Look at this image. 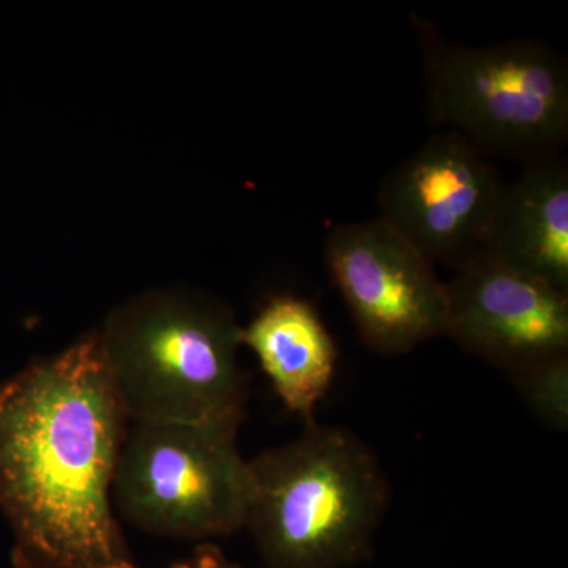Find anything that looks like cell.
I'll list each match as a JSON object with an SVG mask.
<instances>
[{"label":"cell","mask_w":568,"mask_h":568,"mask_svg":"<svg viewBox=\"0 0 568 568\" xmlns=\"http://www.w3.org/2000/svg\"><path fill=\"white\" fill-rule=\"evenodd\" d=\"M129 424L99 332L0 381V510L14 568H136L112 504Z\"/></svg>","instance_id":"obj_1"},{"label":"cell","mask_w":568,"mask_h":568,"mask_svg":"<svg viewBox=\"0 0 568 568\" xmlns=\"http://www.w3.org/2000/svg\"><path fill=\"white\" fill-rule=\"evenodd\" d=\"M305 422L297 439L250 459L245 528L268 568L347 567L368 555L390 485L361 437Z\"/></svg>","instance_id":"obj_2"},{"label":"cell","mask_w":568,"mask_h":568,"mask_svg":"<svg viewBox=\"0 0 568 568\" xmlns=\"http://www.w3.org/2000/svg\"><path fill=\"white\" fill-rule=\"evenodd\" d=\"M241 332L230 308L192 294L156 291L114 310L99 334L129 422L239 429L248 402Z\"/></svg>","instance_id":"obj_3"},{"label":"cell","mask_w":568,"mask_h":568,"mask_svg":"<svg viewBox=\"0 0 568 568\" xmlns=\"http://www.w3.org/2000/svg\"><path fill=\"white\" fill-rule=\"evenodd\" d=\"M424 70L426 111L489 160L528 164L568 144V61L548 41L519 37L467 47L410 17Z\"/></svg>","instance_id":"obj_4"},{"label":"cell","mask_w":568,"mask_h":568,"mask_svg":"<svg viewBox=\"0 0 568 568\" xmlns=\"http://www.w3.org/2000/svg\"><path fill=\"white\" fill-rule=\"evenodd\" d=\"M237 432L130 422L112 484L115 514L144 532L200 544L244 529L250 477Z\"/></svg>","instance_id":"obj_5"},{"label":"cell","mask_w":568,"mask_h":568,"mask_svg":"<svg viewBox=\"0 0 568 568\" xmlns=\"http://www.w3.org/2000/svg\"><path fill=\"white\" fill-rule=\"evenodd\" d=\"M324 261L369 349L402 355L444 336L446 282L386 220L338 224L325 237Z\"/></svg>","instance_id":"obj_6"},{"label":"cell","mask_w":568,"mask_h":568,"mask_svg":"<svg viewBox=\"0 0 568 568\" xmlns=\"http://www.w3.org/2000/svg\"><path fill=\"white\" fill-rule=\"evenodd\" d=\"M503 185L493 160L444 130L383 179L379 216L433 264L455 271L480 252Z\"/></svg>","instance_id":"obj_7"},{"label":"cell","mask_w":568,"mask_h":568,"mask_svg":"<svg viewBox=\"0 0 568 568\" xmlns=\"http://www.w3.org/2000/svg\"><path fill=\"white\" fill-rule=\"evenodd\" d=\"M444 336L511 372L568 354V293L478 252L446 283Z\"/></svg>","instance_id":"obj_8"},{"label":"cell","mask_w":568,"mask_h":568,"mask_svg":"<svg viewBox=\"0 0 568 568\" xmlns=\"http://www.w3.org/2000/svg\"><path fill=\"white\" fill-rule=\"evenodd\" d=\"M481 253L568 293V162L523 164L504 182Z\"/></svg>","instance_id":"obj_9"},{"label":"cell","mask_w":568,"mask_h":568,"mask_svg":"<svg viewBox=\"0 0 568 568\" xmlns=\"http://www.w3.org/2000/svg\"><path fill=\"white\" fill-rule=\"evenodd\" d=\"M242 346L256 354L276 395L291 413L310 420L332 386L338 349L315 306L276 295L242 328Z\"/></svg>","instance_id":"obj_10"},{"label":"cell","mask_w":568,"mask_h":568,"mask_svg":"<svg viewBox=\"0 0 568 568\" xmlns=\"http://www.w3.org/2000/svg\"><path fill=\"white\" fill-rule=\"evenodd\" d=\"M511 381L541 424L568 428V354L534 362L510 373Z\"/></svg>","instance_id":"obj_11"},{"label":"cell","mask_w":568,"mask_h":568,"mask_svg":"<svg viewBox=\"0 0 568 568\" xmlns=\"http://www.w3.org/2000/svg\"><path fill=\"white\" fill-rule=\"evenodd\" d=\"M192 568H244L231 562L222 549L211 541H203L194 548L193 558L189 560Z\"/></svg>","instance_id":"obj_12"},{"label":"cell","mask_w":568,"mask_h":568,"mask_svg":"<svg viewBox=\"0 0 568 568\" xmlns=\"http://www.w3.org/2000/svg\"><path fill=\"white\" fill-rule=\"evenodd\" d=\"M170 568H192V566H190L189 560H179V562H174Z\"/></svg>","instance_id":"obj_13"}]
</instances>
